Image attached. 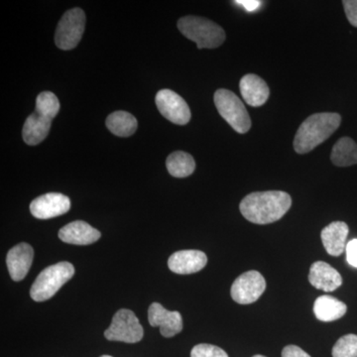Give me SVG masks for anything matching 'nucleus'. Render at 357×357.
<instances>
[{"instance_id": "1", "label": "nucleus", "mask_w": 357, "mask_h": 357, "mask_svg": "<svg viewBox=\"0 0 357 357\" xmlns=\"http://www.w3.org/2000/svg\"><path fill=\"white\" fill-rule=\"evenodd\" d=\"M292 206L287 192L267 191L251 192L241 201L239 210L248 222L268 225L281 220Z\"/></svg>"}, {"instance_id": "2", "label": "nucleus", "mask_w": 357, "mask_h": 357, "mask_svg": "<svg viewBox=\"0 0 357 357\" xmlns=\"http://www.w3.org/2000/svg\"><path fill=\"white\" fill-rule=\"evenodd\" d=\"M342 117L338 114L323 112L307 117L301 124L295 139L294 149L298 154H306L325 142L340 128Z\"/></svg>"}, {"instance_id": "3", "label": "nucleus", "mask_w": 357, "mask_h": 357, "mask_svg": "<svg viewBox=\"0 0 357 357\" xmlns=\"http://www.w3.org/2000/svg\"><path fill=\"white\" fill-rule=\"evenodd\" d=\"M181 33L199 49H215L225 41V30L213 21L199 16H185L178 21Z\"/></svg>"}, {"instance_id": "4", "label": "nucleus", "mask_w": 357, "mask_h": 357, "mask_svg": "<svg viewBox=\"0 0 357 357\" xmlns=\"http://www.w3.org/2000/svg\"><path fill=\"white\" fill-rule=\"evenodd\" d=\"M75 274L70 262H59L44 269L33 283L30 296L36 302L51 299Z\"/></svg>"}, {"instance_id": "5", "label": "nucleus", "mask_w": 357, "mask_h": 357, "mask_svg": "<svg viewBox=\"0 0 357 357\" xmlns=\"http://www.w3.org/2000/svg\"><path fill=\"white\" fill-rule=\"evenodd\" d=\"M215 107L223 119L231 126L236 132L244 134L251 128V119L248 112L244 107L243 100L229 91L218 89L213 96Z\"/></svg>"}, {"instance_id": "6", "label": "nucleus", "mask_w": 357, "mask_h": 357, "mask_svg": "<svg viewBox=\"0 0 357 357\" xmlns=\"http://www.w3.org/2000/svg\"><path fill=\"white\" fill-rule=\"evenodd\" d=\"M144 335L139 319L131 310H119L112 318L110 326L105 332V337L112 342L136 344Z\"/></svg>"}, {"instance_id": "7", "label": "nucleus", "mask_w": 357, "mask_h": 357, "mask_svg": "<svg viewBox=\"0 0 357 357\" xmlns=\"http://www.w3.org/2000/svg\"><path fill=\"white\" fill-rule=\"evenodd\" d=\"M86 26V14L81 8H73L61 18L56 30L55 42L61 50H72L81 41Z\"/></svg>"}, {"instance_id": "8", "label": "nucleus", "mask_w": 357, "mask_h": 357, "mask_svg": "<svg viewBox=\"0 0 357 357\" xmlns=\"http://www.w3.org/2000/svg\"><path fill=\"white\" fill-rule=\"evenodd\" d=\"M266 289V281L259 272L248 271L237 277L231 286L232 300L241 305L256 302Z\"/></svg>"}, {"instance_id": "9", "label": "nucleus", "mask_w": 357, "mask_h": 357, "mask_svg": "<svg viewBox=\"0 0 357 357\" xmlns=\"http://www.w3.org/2000/svg\"><path fill=\"white\" fill-rule=\"evenodd\" d=\"M157 107L166 119L178 126H185L191 121V110L182 96L171 89H161L157 93Z\"/></svg>"}, {"instance_id": "10", "label": "nucleus", "mask_w": 357, "mask_h": 357, "mask_svg": "<svg viewBox=\"0 0 357 357\" xmlns=\"http://www.w3.org/2000/svg\"><path fill=\"white\" fill-rule=\"evenodd\" d=\"M70 208V201L60 192L42 195L30 204V211L38 220H50L65 215Z\"/></svg>"}, {"instance_id": "11", "label": "nucleus", "mask_w": 357, "mask_h": 357, "mask_svg": "<svg viewBox=\"0 0 357 357\" xmlns=\"http://www.w3.org/2000/svg\"><path fill=\"white\" fill-rule=\"evenodd\" d=\"M148 319L152 326H159L164 337H172L183 330V319L178 312L166 310L159 303L150 305Z\"/></svg>"}, {"instance_id": "12", "label": "nucleus", "mask_w": 357, "mask_h": 357, "mask_svg": "<svg viewBox=\"0 0 357 357\" xmlns=\"http://www.w3.org/2000/svg\"><path fill=\"white\" fill-rule=\"evenodd\" d=\"M34 250L28 243H21L9 250L6 264L13 281L20 282L25 278L31 267Z\"/></svg>"}, {"instance_id": "13", "label": "nucleus", "mask_w": 357, "mask_h": 357, "mask_svg": "<svg viewBox=\"0 0 357 357\" xmlns=\"http://www.w3.org/2000/svg\"><path fill=\"white\" fill-rule=\"evenodd\" d=\"M206 263L208 257L203 251L180 250L170 256L168 266L174 273L188 275L201 271Z\"/></svg>"}, {"instance_id": "14", "label": "nucleus", "mask_w": 357, "mask_h": 357, "mask_svg": "<svg viewBox=\"0 0 357 357\" xmlns=\"http://www.w3.org/2000/svg\"><path fill=\"white\" fill-rule=\"evenodd\" d=\"M102 234L98 229H93L88 222L76 220L65 225L59 231V238L66 243L75 245H89L95 243Z\"/></svg>"}, {"instance_id": "15", "label": "nucleus", "mask_w": 357, "mask_h": 357, "mask_svg": "<svg viewBox=\"0 0 357 357\" xmlns=\"http://www.w3.org/2000/svg\"><path fill=\"white\" fill-rule=\"evenodd\" d=\"M309 281L318 290L333 292L340 287L342 278L335 268L324 261L312 263L310 268Z\"/></svg>"}, {"instance_id": "16", "label": "nucleus", "mask_w": 357, "mask_h": 357, "mask_svg": "<svg viewBox=\"0 0 357 357\" xmlns=\"http://www.w3.org/2000/svg\"><path fill=\"white\" fill-rule=\"evenodd\" d=\"M244 102L253 107H259L269 98L270 89L264 79L255 74L245 75L239 84Z\"/></svg>"}, {"instance_id": "17", "label": "nucleus", "mask_w": 357, "mask_h": 357, "mask_svg": "<svg viewBox=\"0 0 357 357\" xmlns=\"http://www.w3.org/2000/svg\"><path fill=\"white\" fill-rule=\"evenodd\" d=\"M349 231V227L344 222H333L321 230V241L328 255L337 257L344 252Z\"/></svg>"}, {"instance_id": "18", "label": "nucleus", "mask_w": 357, "mask_h": 357, "mask_svg": "<svg viewBox=\"0 0 357 357\" xmlns=\"http://www.w3.org/2000/svg\"><path fill=\"white\" fill-rule=\"evenodd\" d=\"M52 126L51 119L42 116L36 112L26 119L23 126L22 136L26 144L30 146L38 145L48 136Z\"/></svg>"}, {"instance_id": "19", "label": "nucleus", "mask_w": 357, "mask_h": 357, "mask_svg": "<svg viewBox=\"0 0 357 357\" xmlns=\"http://www.w3.org/2000/svg\"><path fill=\"white\" fill-rule=\"evenodd\" d=\"M347 311V305L332 296H321L314 301V316L321 321L328 323V321H337L342 318Z\"/></svg>"}, {"instance_id": "20", "label": "nucleus", "mask_w": 357, "mask_h": 357, "mask_svg": "<svg viewBox=\"0 0 357 357\" xmlns=\"http://www.w3.org/2000/svg\"><path fill=\"white\" fill-rule=\"evenodd\" d=\"M107 126L110 132L119 137H128L133 135L137 129V119L129 112H112L107 119Z\"/></svg>"}, {"instance_id": "21", "label": "nucleus", "mask_w": 357, "mask_h": 357, "mask_svg": "<svg viewBox=\"0 0 357 357\" xmlns=\"http://www.w3.org/2000/svg\"><path fill=\"white\" fill-rule=\"evenodd\" d=\"M331 160L335 166L349 167L357 164V144L351 138L342 137L333 145Z\"/></svg>"}, {"instance_id": "22", "label": "nucleus", "mask_w": 357, "mask_h": 357, "mask_svg": "<svg viewBox=\"0 0 357 357\" xmlns=\"http://www.w3.org/2000/svg\"><path fill=\"white\" fill-rule=\"evenodd\" d=\"M167 170L175 178H185L191 176L196 169V162L192 155L184 151H176L169 155L166 161Z\"/></svg>"}, {"instance_id": "23", "label": "nucleus", "mask_w": 357, "mask_h": 357, "mask_svg": "<svg viewBox=\"0 0 357 357\" xmlns=\"http://www.w3.org/2000/svg\"><path fill=\"white\" fill-rule=\"evenodd\" d=\"M35 112L46 119H53L60 112V102L57 96L51 91H43L40 93L36 100V110Z\"/></svg>"}, {"instance_id": "24", "label": "nucleus", "mask_w": 357, "mask_h": 357, "mask_svg": "<svg viewBox=\"0 0 357 357\" xmlns=\"http://www.w3.org/2000/svg\"><path fill=\"white\" fill-rule=\"evenodd\" d=\"M333 357H357V335H344L335 342Z\"/></svg>"}, {"instance_id": "25", "label": "nucleus", "mask_w": 357, "mask_h": 357, "mask_svg": "<svg viewBox=\"0 0 357 357\" xmlns=\"http://www.w3.org/2000/svg\"><path fill=\"white\" fill-rule=\"evenodd\" d=\"M191 357H229L227 352L213 344L196 345L191 351Z\"/></svg>"}, {"instance_id": "26", "label": "nucleus", "mask_w": 357, "mask_h": 357, "mask_svg": "<svg viewBox=\"0 0 357 357\" xmlns=\"http://www.w3.org/2000/svg\"><path fill=\"white\" fill-rule=\"evenodd\" d=\"M344 4L345 15L349 23L354 27H357V0H344Z\"/></svg>"}, {"instance_id": "27", "label": "nucleus", "mask_w": 357, "mask_h": 357, "mask_svg": "<svg viewBox=\"0 0 357 357\" xmlns=\"http://www.w3.org/2000/svg\"><path fill=\"white\" fill-rule=\"evenodd\" d=\"M345 252H347V260L349 264L357 268V239H352L347 243Z\"/></svg>"}, {"instance_id": "28", "label": "nucleus", "mask_w": 357, "mask_h": 357, "mask_svg": "<svg viewBox=\"0 0 357 357\" xmlns=\"http://www.w3.org/2000/svg\"><path fill=\"white\" fill-rule=\"evenodd\" d=\"M282 357H311L297 345H287L282 351Z\"/></svg>"}, {"instance_id": "29", "label": "nucleus", "mask_w": 357, "mask_h": 357, "mask_svg": "<svg viewBox=\"0 0 357 357\" xmlns=\"http://www.w3.org/2000/svg\"><path fill=\"white\" fill-rule=\"evenodd\" d=\"M236 3L243 6L248 11H255L260 6L262 2L257 1V0H237Z\"/></svg>"}, {"instance_id": "30", "label": "nucleus", "mask_w": 357, "mask_h": 357, "mask_svg": "<svg viewBox=\"0 0 357 357\" xmlns=\"http://www.w3.org/2000/svg\"><path fill=\"white\" fill-rule=\"evenodd\" d=\"M252 357H266V356H261V354H256V356H252Z\"/></svg>"}, {"instance_id": "31", "label": "nucleus", "mask_w": 357, "mask_h": 357, "mask_svg": "<svg viewBox=\"0 0 357 357\" xmlns=\"http://www.w3.org/2000/svg\"><path fill=\"white\" fill-rule=\"evenodd\" d=\"M100 357H112V356H100Z\"/></svg>"}]
</instances>
